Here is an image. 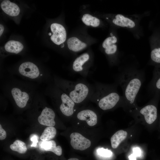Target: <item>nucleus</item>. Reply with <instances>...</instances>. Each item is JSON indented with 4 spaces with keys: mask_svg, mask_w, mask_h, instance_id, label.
Segmentation results:
<instances>
[{
    "mask_svg": "<svg viewBox=\"0 0 160 160\" xmlns=\"http://www.w3.org/2000/svg\"><path fill=\"white\" fill-rule=\"evenodd\" d=\"M144 78V72L137 70L127 69L119 73L116 83L122 89L124 101L134 104Z\"/></svg>",
    "mask_w": 160,
    "mask_h": 160,
    "instance_id": "obj_1",
    "label": "nucleus"
},
{
    "mask_svg": "<svg viewBox=\"0 0 160 160\" xmlns=\"http://www.w3.org/2000/svg\"><path fill=\"white\" fill-rule=\"evenodd\" d=\"M53 79L55 85L67 94L76 104L90 100L94 91V85L84 80L71 81L56 75L54 76Z\"/></svg>",
    "mask_w": 160,
    "mask_h": 160,
    "instance_id": "obj_2",
    "label": "nucleus"
},
{
    "mask_svg": "<svg viewBox=\"0 0 160 160\" xmlns=\"http://www.w3.org/2000/svg\"><path fill=\"white\" fill-rule=\"evenodd\" d=\"M94 91L90 100L97 103L99 107L103 110L111 109L122 101H124L123 96L117 90L116 83L108 84L95 81Z\"/></svg>",
    "mask_w": 160,
    "mask_h": 160,
    "instance_id": "obj_3",
    "label": "nucleus"
},
{
    "mask_svg": "<svg viewBox=\"0 0 160 160\" xmlns=\"http://www.w3.org/2000/svg\"><path fill=\"white\" fill-rule=\"evenodd\" d=\"M49 96L53 100L60 102V110L65 116H71L76 111L75 107L76 104L54 83L50 89Z\"/></svg>",
    "mask_w": 160,
    "mask_h": 160,
    "instance_id": "obj_4",
    "label": "nucleus"
},
{
    "mask_svg": "<svg viewBox=\"0 0 160 160\" xmlns=\"http://www.w3.org/2000/svg\"><path fill=\"white\" fill-rule=\"evenodd\" d=\"M91 56L88 53H84L76 57L73 62L72 71L86 77L92 73L90 71Z\"/></svg>",
    "mask_w": 160,
    "mask_h": 160,
    "instance_id": "obj_5",
    "label": "nucleus"
},
{
    "mask_svg": "<svg viewBox=\"0 0 160 160\" xmlns=\"http://www.w3.org/2000/svg\"><path fill=\"white\" fill-rule=\"evenodd\" d=\"M11 94L17 105L20 108H23L27 105L32 97L30 93L24 89L16 87L12 88Z\"/></svg>",
    "mask_w": 160,
    "mask_h": 160,
    "instance_id": "obj_6",
    "label": "nucleus"
},
{
    "mask_svg": "<svg viewBox=\"0 0 160 160\" xmlns=\"http://www.w3.org/2000/svg\"><path fill=\"white\" fill-rule=\"evenodd\" d=\"M18 71L23 76L32 79H36L42 75L37 65L30 62H25L21 64Z\"/></svg>",
    "mask_w": 160,
    "mask_h": 160,
    "instance_id": "obj_7",
    "label": "nucleus"
},
{
    "mask_svg": "<svg viewBox=\"0 0 160 160\" xmlns=\"http://www.w3.org/2000/svg\"><path fill=\"white\" fill-rule=\"evenodd\" d=\"M50 28L53 33L50 39L53 43L59 45L65 41L66 38V32L64 27L62 25L54 23L51 25Z\"/></svg>",
    "mask_w": 160,
    "mask_h": 160,
    "instance_id": "obj_8",
    "label": "nucleus"
},
{
    "mask_svg": "<svg viewBox=\"0 0 160 160\" xmlns=\"http://www.w3.org/2000/svg\"><path fill=\"white\" fill-rule=\"evenodd\" d=\"M70 137L71 144L75 149L83 151L88 148L91 145L90 141L79 133H72Z\"/></svg>",
    "mask_w": 160,
    "mask_h": 160,
    "instance_id": "obj_9",
    "label": "nucleus"
},
{
    "mask_svg": "<svg viewBox=\"0 0 160 160\" xmlns=\"http://www.w3.org/2000/svg\"><path fill=\"white\" fill-rule=\"evenodd\" d=\"M55 116V113L52 109L45 107L39 116L38 120L39 122L41 125L53 127L55 124L54 120Z\"/></svg>",
    "mask_w": 160,
    "mask_h": 160,
    "instance_id": "obj_10",
    "label": "nucleus"
},
{
    "mask_svg": "<svg viewBox=\"0 0 160 160\" xmlns=\"http://www.w3.org/2000/svg\"><path fill=\"white\" fill-rule=\"evenodd\" d=\"M143 115L146 122L148 124L153 123L157 117V109L152 104H149L142 108L139 111Z\"/></svg>",
    "mask_w": 160,
    "mask_h": 160,
    "instance_id": "obj_11",
    "label": "nucleus"
},
{
    "mask_svg": "<svg viewBox=\"0 0 160 160\" xmlns=\"http://www.w3.org/2000/svg\"><path fill=\"white\" fill-rule=\"evenodd\" d=\"M77 117L80 120L85 121L87 124L90 126L95 125L97 122V116L96 113L89 109L80 111L77 113Z\"/></svg>",
    "mask_w": 160,
    "mask_h": 160,
    "instance_id": "obj_12",
    "label": "nucleus"
},
{
    "mask_svg": "<svg viewBox=\"0 0 160 160\" xmlns=\"http://www.w3.org/2000/svg\"><path fill=\"white\" fill-rule=\"evenodd\" d=\"M117 41V38L114 36L109 37L104 40L102 46L104 49V51L106 55L112 56L116 53L117 47L115 44Z\"/></svg>",
    "mask_w": 160,
    "mask_h": 160,
    "instance_id": "obj_13",
    "label": "nucleus"
},
{
    "mask_svg": "<svg viewBox=\"0 0 160 160\" xmlns=\"http://www.w3.org/2000/svg\"><path fill=\"white\" fill-rule=\"evenodd\" d=\"M1 7L3 11L9 15L15 16L20 12L19 7L15 4L9 0H4L1 3Z\"/></svg>",
    "mask_w": 160,
    "mask_h": 160,
    "instance_id": "obj_14",
    "label": "nucleus"
},
{
    "mask_svg": "<svg viewBox=\"0 0 160 160\" xmlns=\"http://www.w3.org/2000/svg\"><path fill=\"white\" fill-rule=\"evenodd\" d=\"M67 44L68 49L74 52H77L85 49L87 45L75 37L69 38L67 41Z\"/></svg>",
    "mask_w": 160,
    "mask_h": 160,
    "instance_id": "obj_15",
    "label": "nucleus"
},
{
    "mask_svg": "<svg viewBox=\"0 0 160 160\" xmlns=\"http://www.w3.org/2000/svg\"><path fill=\"white\" fill-rule=\"evenodd\" d=\"M41 146L45 151L52 152L57 156H60L62 154V148L59 145L57 146L54 140H51L49 141H43Z\"/></svg>",
    "mask_w": 160,
    "mask_h": 160,
    "instance_id": "obj_16",
    "label": "nucleus"
},
{
    "mask_svg": "<svg viewBox=\"0 0 160 160\" xmlns=\"http://www.w3.org/2000/svg\"><path fill=\"white\" fill-rule=\"evenodd\" d=\"M112 22L115 25L122 27L132 28L135 26V23L133 20L121 14L116 15Z\"/></svg>",
    "mask_w": 160,
    "mask_h": 160,
    "instance_id": "obj_17",
    "label": "nucleus"
},
{
    "mask_svg": "<svg viewBox=\"0 0 160 160\" xmlns=\"http://www.w3.org/2000/svg\"><path fill=\"white\" fill-rule=\"evenodd\" d=\"M127 135V132L123 130H119L115 132L111 139V144L112 148H117L120 143L126 139Z\"/></svg>",
    "mask_w": 160,
    "mask_h": 160,
    "instance_id": "obj_18",
    "label": "nucleus"
},
{
    "mask_svg": "<svg viewBox=\"0 0 160 160\" xmlns=\"http://www.w3.org/2000/svg\"><path fill=\"white\" fill-rule=\"evenodd\" d=\"M4 48L7 52L17 54L22 51L23 46L21 43L18 41L10 40L5 44Z\"/></svg>",
    "mask_w": 160,
    "mask_h": 160,
    "instance_id": "obj_19",
    "label": "nucleus"
},
{
    "mask_svg": "<svg viewBox=\"0 0 160 160\" xmlns=\"http://www.w3.org/2000/svg\"><path fill=\"white\" fill-rule=\"evenodd\" d=\"M56 130L52 126H48L46 128L40 137L42 141H49L51 140L55 136Z\"/></svg>",
    "mask_w": 160,
    "mask_h": 160,
    "instance_id": "obj_20",
    "label": "nucleus"
},
{
    "mask_svg": "<svg viewBox=\"0 0 160 160\" xmlns=\"http://www.w3.org/2000/svg\"><path fill=\"white\" fill-rule=\"evenodd\" d=\"M81 20L85 25L88 26L96 27L99 26L100 24V20L99 19L89 14L84 15Z\"/></svg>",
    "mask_w": 160,
    "mask_h": 160,
    "instance_id": "obj_21",
    "label": "nucleus"
},
{
    "mask_svg": "<svg viewBox=\"0 0 160 160\" xmlns=\"http://www.w3.org/2000/svg\"><path fill=\"white\" fill-rule=\"evenodd\" d=\"M10 148L12 150L21 154L25 153L27 150L25 143L19 140H16L12 144H11Z\"/></svg>",
    "mask_w": 160,
    "mask_h": 160,
    "instance_id": "obj_22",
    "label": "nucleus"
},
{
    "mask_svg": "<svg viewBox=\"0 0 160 160\" xmlns=\"http://www.w3.org/2000/svg\"><path fill=\"white\" fill-rule=\"evenodd\" d=\"M151 60L154 62L160 63V48H155L152 50L151 53Z\"/></svg>",
    "mask_w": 160,
    "mask_h": 160,
    "instance_id": "obj_23",
    "label": "nucleus"
},
{
    "mask_svg": "<svg viewBox=\"0 0 160 160\" xmlns=\"http://www.w3.org/2000/svg\"><path fill=\"white\" fill-rule=\"evenodd\" d=\"M96 152L99 156L104 157H110L112 155L111 151L103 148L97 149L96 150Z\"/></svg>",
    "mask_w": 160,
    "mask_h": 160,
    "instance_id": "obj_24",
    "label": "nucleus"
},
{
    "mask_svg": "<svg viewBox=\"0 0 160 160\" xmlns=\"http://www.w3.org/2000/svg\"><path fill=\"white\" fill-rule=\"evenodd\" d=\"M141 153V151L139 148H135L133 149L132 153L129 156V159L130 160H136V158L140 156Z\"/></svg>",
    "mask_w": 160,
    "mask_h": 160,
    "instance_id": "obj_25",
    "label": "nucleus"
},
{
    "mask_svg": "<svg viewBox=\"0 0 160 160\" xmlns=\"http://www.w3.org/2000/svg\"><path fill=\"white\" fill-rule=\"evenodd\" d=\"M31 140L33 142L31 147H36L38 141V136L34 134L31 135L30 137Z\"/></svg>",
    "mask_w": 160,
    "mask_h": 160,
    "instance_id": "obj_26",
    "label": "nucleus"
},
{
    "mask_svg": "<svg viewBox=\"0 0 160 160\" xmlns=\"http://www.w3.org/2000/svg\"><path fill=\"white\" fill-rule=\"evenodd\" d=\"M7 133L2 128L1 125L0 124V140H2L6 137Z\"/></svg>",
    "mask_w": 160,
    "mask_h": 160,
    "instance_id": "obj_27",
    "label": "nucleus"
},
{
    "mask_svg": "<svg viewBox=\"0 0 160 160\" xmlns=\"http://www.w3.org/2000/svg\"><path fill=\"white\" fill-rule=\"evenodd\" d=\"M155 86L156 89H160V77L156 80L155 82Z\"/></svg>",
    "mask_w": 160,
    "mask_h": 160,
    "instance_id": "obj_28",
    "label": "nucleus"
},
{
    "mask_svg": "<svg viewBox=\"0 0 160 160\" xmlns=\"http://www.w3.org/2000/svg\"><path fill=\"white\" fill-rule=\"evenodd\" d=\"M0 35L1 36V35L2 34V33H3V32L4 30V26L2 24H1L0 25Z\"/></svg>",
    "mask_w": 160,
    "mask_h": 160,
    "instance_id": "obj_29",
    "label": "nucleus"
},
{
    "mask_svg": "<svg viewBox=\"0 0 160 160\" xmlns=\"http://www.w3.org/2000/svg\"><path fill=\"white\" fill-rule=\"evenodd\" d=\"M68 160H79L78 159L76 158H71L68 159Z\"/></svg>",
    "mask_w": 160,
    "mask_h": 160,
    "instance_id": "obj_30",
    "label": "nucleus"
},
{
    "mask_svg": "<svg viewBox=\"0 0 160 160\" xmlns=\"http://www.w3.org/2000/svg\"><path fill=\"white\" fill-rule=\"evenodd\" d=\"M49 35H51V33H49Z\"/></svg>",
    "mask_w": 160,
    "mask_h": 160,
    "instance_id": "obj_31",
    "label": "nucleus"
}]
</instances>
